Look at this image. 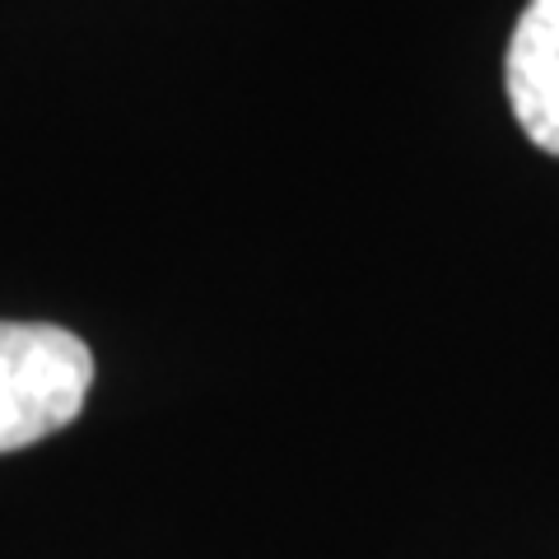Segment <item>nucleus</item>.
I'll list each match as a JSON object with an SVG mask.
<instances>
[{
	"mask_svg": "<svg viewBox=\"0 0 559 559\" xmlns=\"http://www.w3.org/2000/svg\"><path fill=\"white\" fill-rule=\"evenodd\" d=\"M509 103L532 145L559 154V0H527L509 38Z\"/></svg>",
	"mask_w": 559,
	"mask_h": 559,
	"instance_id": "f03ea898",
	"label": "nucleus"
},
{
	"mask_svg": "<svg viewBox=\"0 0 559 559\" xmlns=\"http://www.w3.org/2000/svg\"><path fill=\"white\" fill-rule=\"evenodd\" d=\"M94 355L51 322H0V452L51 439L84 411Z\"/></svg>",
	"mask_w": 559,
	"mask_h": 559,
	"instance_id": "f257e3e1",
	"label": "nucleus"
}]
</instances>
